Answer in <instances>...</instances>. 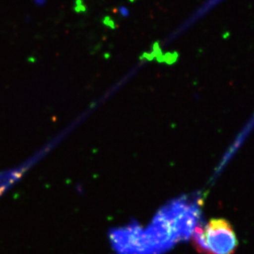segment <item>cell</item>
<instances>
[{
  "label": "cell",
  "mask_w": 254,
  "mask_h": 254,
  "mask_svg": "<svg viewBox=\"0 0 254 254\" xmlns=\"http://www.w3.org/2000/svg\"><path fill=\"white\" fill-rule=\"evenodd\" d=\"M224 1H225V0H205L204 2L200 5L198 9L195 10V12H193V14L190 15V17L187 18L186 21L182 23L180 27L177 28V29L170 35V37L168 38V41H171L172 40L175 39L177 36L181 35L182 33L186 31L190 26H193L197 21H199L202 18L204 17L205 15L208 14L210 11L215 9L219 4L223 2Z\"/></svg>",
  "instance_id": "cell-3"
},
{
  "label": "cell",
  "mask_w": 254,
  "mask_h": 254,
  "mask_svg": "<svg viewBox=\"0 0 254 254\" xmlns=\"http://www.w3.org/2000/svg\"><path fill=\"white\" fill-rule=\"evenodd\" d=\"M198 193L170 200L155 214L153 221L141 230V254H163L177 244L190 240L202 220Z\"/></svg>",
  "instance_id": "cell-1"
},
{
  "label": "cell",
  "mask_w": 254,
  "mask_h": 254,
  "mask_svg": "<svg viewBox=\"0 0 254 254\" xmlns=\"http://www.w3.org/2000/svg\"><path fill=\"white\" fill-rule=\"evenodd\" d=\"M119 13H120L121 16H123V17H128L129 16V10L127 9L126 6H121L119 7L118 9Z\"/></svg>",
  "instance_id": "cell-4"
},
{
  "label": "cell",
  "mask_w": 254,
  "mask_h": 254,
  "mask_svg": "<svg viewBox=\"0 0 254 254\" xmlns=\"http://www.w3.org/2000/svg\"><path fill=\"white\" fill-rule=\"evenodd\" d=\"M104 23L106 24L107 26H109V27L114 28V21L113 20H112L109 16L108 17H105L104 19Z\"/></svg>",
  "instance_id": "cell-6"
},
{
  "label": "cell",
  "mask_w": 254,
  "mask_h": 254,
  "mask_svg": "<svg viewBox=\"0 0 254 254\" xmlns=\"http://www.w3.org/2000/svg\"><path fill=\"white\" fill-rule=\"evenodd\" d=\"M192 245L200 254H234L238 240L231 224L223 218L200 220L190 235Z\"/></svg>",
  "instance_id": "cell-2"
},
{
  "label": "cell",
  "mask_w": 254,
  "mask_h": 254,
  "mask_svg": "<svg viewBox=\"0 0 254 254\" xmlns=\"http://www.w3.org/2000/svg\"><path fill=\"white\" fill-rule=\"evenodd\" d=\"M129 1H135V0H129Z\"/></svg>",
  "instance_id": "cell-7"
},
{
  "label": "cell",
  "mask_w": 254,
  "mask_h": 254,
  "mask_svg": "<svg viewBox=\"0 0 254 254\" xmlns=\"http://www.w3.org/2000/svg\"><path fill=\"white\" fill-rule=\"evenodd\" d=\"M76 11L80 12V11H84L86 10L84 5L82 3L81 0H77L76 1V7L75 8Z\"/></svg>",
  "instance_id": "cell-5"
}]
</instances>
